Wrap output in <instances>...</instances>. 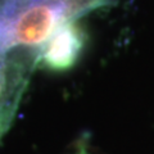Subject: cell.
Listing matches in <instances>:
<instances>
[{"label":"cell","instance_id":"cell-2","mask_svg":"<svg viewBox=\"0 0 154 154\" xmlns=\"http://www.w3.org/2000/svg\"><path fill=\"white\" fill-rule=\"evenodd\" d=\"M38 51L17 48L5 53L0 62V126L4 132L13 123L30 77L37 68Z\"/></svg>","mask_w":154,"mask_h":154},{"label":"cell","instance_id":"cell-1","mask_svg":"<svg viewBox=\"0 0 154 154\" xmlns=\"http://www.w3.org/2000/svg\"><path fill=\"white\" fill-rule=\"evenodd\" d=\"M113 0H0V55L40 49L58 28Z\"/></svg>","mask_w":154,"mask_h":154},{"label":"cell","instance_id":"cell-4","mask_svg":"<svg viewBox=\"0 0 154 154\" xmlns=\"http://www.w3.org/2000/svg\"><path fill=\"white\" fill-rule=\"evenodd\" d=\"M4 134H5V132H4V130L2 128V126H0V139H2V136H3Z\"/></svg>","mask_w":154,"mask_h":154},{"label":"cell","instance_id":"cell-3","mask_svg":"<svg viewBox=\"0 0 154 154\" xmlns=\"http://www.w3.org/2000/svg\"><path fill=\"white\" fill-rule=\"evenodd\" d=\"M88 35L76 21L59 27L40 48L37 67L53 72L73 68L85 50Z\"/></svg>","mask_w":154,"mask_h":154},{"label":"cell","instance_id":"cell-5","mask_svg":"<svg viewBox=\"0 0 154 154\" xmlns=\"http://www.w3.org/2000/svg\"><path fill=\"white\" fill-rule=\"evenodd\" d=\"M2 59H3V55H0V62H2Z\"/></svg>","mask_w":154,"mask_h":154}]
</instances>
